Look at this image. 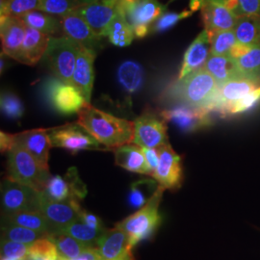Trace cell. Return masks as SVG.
Segmentation results:
<instances>
[{"label":"cell","instance_id":"34","mask_svg":"<svg viewBox=\"0 0 260 260\" xmlns=\"http://www.w3.org/2000/svg\"><path fill=\"white\" fill-rule=\"evenodd\" d=\"M159 184L157 181L150 179H143L134 182L130 188L128 202L129 205L136 209H140L148 203L151 196L155 193Z\"/></svg>","mask_w":260,"mask_h":260},{"label":"cell","instance_id":"37","mask_svg":"<svg viewBox=\"0 0 260 260\" xmlns=\"http://www.w3.org/2000/svg\"><path fill=\"white\" fill-rule=\"evenodd\" d=\"M84 4L77 0H41L39 11L61 18L75 13Z\"/></svg>","mask_w":260,"mask_h":260},{"label":"cell","instance_id":"6","mask_svg":"<svg viewBox=\"0 0 260 260\" xmlns=\"http://www.w3.org/2000/svg\"><path fill=\"white\" fill-rule=\"evenodd\" d=\"M80 47L65 35L50 37L45 56L56 77L66 83L73 84V75Z\"/></svg>","mask_w":260,"mask_h":260},{"label":"cell","instance_id":"8","mask_svg":"<svg viewBox=\"0 0 260 260\" xmlns=\"http://www.w3.org/2000/svg\"><path fill=\"white\" fill-rule=\"evenodd\" d=\"M44 95L52 109L66 116L78 113L87 104L74 84L66 83L58 77L49 78L45 82Z\"/></svg>","mask_w":260,"mask_h":260},{"label":"cell","instance_id":"41","mask_svg":"<svg viewBox=\"0 0 260 260\" xmlns=\"http://www.w3.org/2000/svg\"><path fill=\"white\" fill-rule=\"evenodd\" d=\"M194 13L190 9L182 12H165L159 19L151 25L150 33H162L176 26L177 23L183 19L190 18Z\"/></svg>","mask_w":260,"mask_h":260},{"label":"cell","instance_id":"20","mask_svg":"<svg viewBox=\"0 0 260 260\" xmlns=\"http://www.w3.org/2000/svg\"><path fill=\"white\" fill-rule=\"evenodd\" d=\"M210 34L206 29H204L186 50L178 76L179 80L205 67L210 55Z\"/></svg>","mask_w":260,"mask_h":260},{"label":"cell","instance_id":"12","mask_svg":"<svg viewBox=\"0 0 260 260\" xmlns=\"http://www.w3.org/2000/svg\"><path fill=\"white\" fill-rule=\"evenodd\" d=\"M259 86L260 78L251 76H239L219 84L218 92L208 111L225 117V112L232 104L244 99Z\"/></svg>","mask_w":260,"mask_h":260},{"label":"cell","instance_id":"40","mask_svg":"<svg viewBox=\"0 0 260 260\" xmlns=\"http://www.w3.org/2000/svg\"><path fill=\"white\" fill-rule=\"evenodd\" d=\"M242 75L260 78V47H252L245 55L236 59Z\"/></svg>","mask_w":260,"mask_h":260},{"label":"cell","instance_id":"50","mask_svg":"<svg viewBox=\"0 0 260 260\" xmlns=\"http://www.w3.org/2000/svg\"><path fill=\"white\" fill-rule=\"evenodd\" d=\"M251 47L245 46L240 43H236L231 51V56H233L234 59H238L243 55H245L247 52H249V50L251 49Z\"/></svg>","mask_w":260,"mask_h":260},{"label":"cell","instance_id":"27","mask_svg":"<svg viewBox=\"0 0 260 260\" xmlns=\"http://www.w3.org/2000/svg\"><path fill=\"white\" fill-rule=\"evenodd\" d=\"M2 223H14L24 226L38 233H43L47 237L54 233L52 226L41 211H24L11 215H3Z\"/></svg>","mask_w":260,"mask_h":260},{"label":"cell","instance_id":"2","mask_svg":"<svg viewBox=\"0 0 260 260\" xmlns=\"http://www.w3.org/2000/svg\"><path fill=\"white\" fill-rule=\"evenodd\" d=\"M219 83L205 68H202L182 79L172 89V95L181 104L208 110L217 94Z\"/></svg>","mask_w":260,"mask_h":260},{"label":"cell","instance_id":"53","mask_svg":"<svg viewBox=\"0 0 260 260\" xmlns=\"http://www.w3.org/2000/svg\"><path fill=\"white\" fill-rule=\"evenodd\" d=\"M77 1H80L82 3L88 4V3H92V2H95V1H99V0H77Z\"/></svg>","mask_w":260,"mask_h":260},{"label":"cell","instance_id":"14","mask_svg":"<svg viewBox=\"0 0 260 260\" xmlns=\"http://www.w3.org/2000/svg\"><path fill=\"white\" fill-rule=\"evenodd\" d=\"M159 149V164L152 175L158 184L165 190H176L182 182V164L181 157L173 149L170 144Z\"/></svg>","mask_w":260,"mask_h":260},{"label":"cell","instance_id":"18","mask_svg":"<svg viewBox=\"0 0 260 260\" xmlns=\"http://www.w3.org/2000/svg\"><path fill=\"white\" fill-rule=\"evenodd\" d=\"M96 56L94 49L81 47L76 59L73 84L82 93L87 103H91L93 92V62Z\"/></svg>","mask_w":260,"mask_h":260},{"label":"cell","instance_id":"13","mask_svg":"<svg viewBox=\"0 0 260 260\" xmlns=\"http://www.w3.org/2000/svg\"><path fill=\"white\" fill-rule=\"evenodd\" d=\"M160 116L165 121L173 122L177 128L187 133L205 129L213 123L208 110L185 104L164 110L160 113Z\"/></svg>","mask_w":260,"mask_h":260},{"label":"cell","instance_id":"11","mask_svg":"<svg viewBox=\"0 0 260 260\" xmlns=\"http://www.w3.org/2000/svg\"><path fill=\"white\" fill-rule=\"evenodd\" d=\"M87 194V188L75 167L70 168L65 177L50 176L41 195L53 202H79Z\"/></svg>","mask_w":260,"mask_h":260},{"label":"cell","instance_id":"51","mask_svg":"<svg viewBox=\"0 0 260 260\" xmlns=\"http://www.w3.org/2000/svg\"><path fill=\"white\" fill-rule=\"evenodd\" d=\"M206 0H190L189 2V9L191 10L193 13H195L199 10H202L205 5Z\"/></svg>","mask_w":260,"mask_h":260},{"label":"cell","instance_id":"9","mask_svg":"<svg viewBox=\"0 0 260 260\" xmlns=\"http://www.w3.org/2000/svg\"><path fill=\"white\" fill-rule=\"evenodd\" d=\"M1 205L3 215L40 211L41 193L6 177L1 185Z\"/></svg>","mask_w":260,"mask_h":260},{"label":"cell","instance_id":"30","mask_svg":"<svg viewBox=\"0 0 260 260\" xmlns=\"http://www.w3.org/2000/svg\"><path fill=\"white\" fill-rule=\"evenodd\" d=\"M20 18L28 27L34 28L50 36L62 30L61 18L39 10L26 13Z\"/></svg>","mask_w":260,"mask_h":260},{"label":"cell","instance_id":"25","mask_svg":"<svg viewBox=\"0 0 260 260\" xmlns=\"http://www.w3.org/2000/svg\"><path fill=\"white\" fill-rule=\"evenodd\" d=\"M116 165L132 173L149 176V168L143 149L133 144H126L114 149Z\"/></svg>","mask_w":260,"mask_h":260},{"label":"cell","instance_id":"38","mask_svg":"<svg viewBox=\"0 0 260 260\" xmlns=\"http://www.w3.org/2000/svg\"><path fill=\"white\" fill-rule=\"evenodd\" d=\"M41 0H1L0 16H15L22 15L39 10Z\"/></svg>","mask_w":260,"mask_h":260},{"label":"cell","instance_id":"36","mask_svg":"<svg viewBox=\"0 0 260 260\" xmlns=\"http://www.w3.org/2000/svg\"><path fill=\"white\" fill-rule=\"evenodd\" d=\"M210 54L231 55L233 46L237 43L234 29L220 30L210 34Z\"/></svg>","mask_w":260,"mask_h":260},{"label":"cell","instance_id":"26","mask_svg":"<svg viewBox=\"0 0 260 260\" xmlns=\"http://www.w3.org/2000/svg\"><path fill=\"white\" fill-rule=\"evenodd\" d=\"M204 68L219 84L224 83L239 76H245L242 75L236 59L231 55L210 54Z\"/></svg>","mask_w":260,"mask_h":260},{"label":"cell","instance_id":"3","mask_svg":"<svg viewBox=\"0 0 260 260\" xmlns=\"http://www.w3.org/2000/svg\"><path fill=\"white\" fill-rule=\"evenodd\" d=\"M6 177L41 193L47 185L50 174L16 141V144L8 152Z\"/></svg>","mask_w":260,"mask_h":260},{"label":"cell","instance_id":"4","mask_svg":"<svg viewBox=\"0 0 260 260\" xmlns=\"http://www.w3.org/2000/svg\"><path fill=\"white\" fill-rule=\"evenodd\" d=\"M165 189L158 186L155 193L151 196L148 203L138 211L132 214L117 223V228L122 230L129 237L130 246L133 248L139 242L150 237L161 222L159 205Z\"/></svg>","mask_w":260,"mask_h":260},{"label":"cell","instance_id":"44","mask_svg":"<svg viewBox=\"0 0 260 260\" xmlns=\"http://www.w3.org/2000/svg\"><path fill=\"white\" fill-rule=\"evenodd\" d=\"M260 104V86L247 96L232 104L225 112V117L251 111Z\"/></svg>","mask_w":260,"mask_h":260},{"label":"cell","instance_id":"29","mask_svg":"<svg viewBox=\"0 0 260 260\" xmlns=\"http://www.w3.org/2000/svg\"><path fill=\"white\" fill-rule=\"evenodd\" d=\"M144 70L134 61H125L119 67L118 80L121 88L128 93L138 92L144 83Z\"/></svg>","mask_w":260,"mask_h":260},{"label":"cell","instance_id":"33","mask_svg":"<svg viewBox=\"0 0 260 260\" xmlns=\"http://www.w3.org/2000/svg\"><path fill=\"white\" fill-rule=\"evenodd\" d=\"M47 237L55 244L59 256L66 259L75 258L89 248L83 243L62 232L52 233Z\"/></svg>","mask_w":260,"mask_h":260},{"label":"cell","instance_id":"1","mask_svg":"<svg viewBox=\"0 0 260 260\" xmlns=\"http://www.w3.org/2000/svg\"><path fill=\"white\" fill-rule=\"evenodd\" d=\"M78 114V122L108 149L132 143L134 122L115 117L87 103Z\"/></svg>","mask_w":260,"mask_h":260},{"label":"cell","instance_id":"19","mask_svg":"<svg viewBox=\"0 0 260 260\" xmlns=\"http://www.w3.org/2000/svg\"><path fill=\"white\" fill-rule=\"evenodd\" d=\"M16 141L37 160L38 163L42 167L49 171V150L52 145L49 138L48 129L38 128L23 131L16 134Z\"/></svg>","mask_w":260,"mask_h":260},{"label":"cell","instance_id":"17","mask_svg":"<svg viewBox=\"0 0 260 260\" xmlns=\"http://www.w3.org/2000/svg\"><path fill=\"white\" fill-rule=\"evenodd\" d=\"M96 250L103 260H135L128 235L117 226L106 230L99 241Z\"/></svg>","mask_w":260,"mask_h":260},{"label":"cell","instance_id":"32","mask_svg":"<svg viewBox=\"0 0 260 260\" xmlns=\"http://www.w3.org/2000/svg\"><path fill=\"white\" fill-rule=\"evenodd\" d=\"M60 232L71 235L72 237L83 243L84 245H86L89 248H96L100 239L102 238L103 233L106 232V230L93 229L79 219L77 221H75L74 223L68 224Z\"/></svg>","mask_w":260,"mask_h":260},{"label":"cell","instance_id":"48","mask_svg":"<svg viewBox=\"0 0 260 260\" xmlns=\"http://www.w3.org/2000/svg\"><path fill=\"white\" fill-rule=\"evenodd\" d=\"M16 144V134H9L7 132H0V149L1 152H9L10 149Z\"/></svg>","mask_w":260,"mask_h":260},{"label":"cell","instance_id":"46","mask_svg":"<svg viewBox=\"0 0 260 260\" xmlns=\"http://www.w3.org/2000/svg\"><path fill=\"white\" fill-rule=\"evenodd\" d=\"M142 149L147 160V163L149 165V176L152 177L159 164V159H160L159 149H149V148H142Z\"/></svg>","mask_w":260,"mask_h":260},{"label":"cell","instance_id":"21","mask_svg":"<svg viewBox=\"0 0 260 260\" xmlns=\"http://www.w3.org/2000/svg\"><path fill=\"white\" fill-rule=\"evenodd\" d=\"M77 15L85 19V21L92 28L93 33L102 39L106 37L109 24L115 15L117 14L116 7H110L103 2L95 1L84 4L75 11Z\"/></svg>","mask_w":260,"mask_h":260},{"label":"cell","instance_id":"16","mask_svg":"<svg viewBox=\"0 0 260 260\" xmlns=\"http://www.w3.org/2000/svg\"><path fill=\"white\" fill-rule=\"evenodd\" d=\"M26 27L20 17L0 16V37L4 54L19 61Z\"/></svg>","mask_w":260,"mask_h":260},{"label":"cell","instance_id":"35","mask_svg":"<svg viewBox=\"0 0 260 260\" xmlns=\"http://www.w3.org/2000/svg\"><path fill=\"white\" fill-rule=\"evenodd\" d=\"M43 237H47V236L43 233H38L18 224L2 223V239L3 240L19 242V243L31 245L38 239Z\"/></svg>","mask_w":260,"mask_h":260},{"label":"cell","instance_id":"52","mask_svg":"<svg viewBox=\"0 0 260 260\" xmlns=\"http://www.w3.org/2000/svg\"><path fill=\"white\" fill-rule=\"evenodd\" d=\"M120 0H102L103 4L107 5V6H110V7H116V5L118 4Z\"/></svg>","mask_w":260,"mask_h":260},{"label":"cell","instance_id":"47","mask_svg":"<svg viewBox=\"0 0 260 260\" xmlns=\"http://www.w3.org/2000/svg\"><path fill=\"white\" fill-rule=\"evenodd\" d=\"M79 219L84 223H87L88 225L93 228V229H96V230H103L104 229L102 220L96 215L90 213V212H88L84 209L80 211Z\"/></svg>","mask_w":260,"mask_h":260},{"label":"cell","instance_id":"49","mask_svg":"<svg viewBox=\"0 0 260 260\" xmlns=\"http://www.w3.org/2000/svg\"><path fill=\"white\" fill-rule=\"evenodd\" d=\"M58 260H103L99 251L96 250V248H88L86 251H84L80 255H78L77 257L73 258V259H66L62 258L59 256Z\"/></svg>","mask_w":260,"mask_h":260},{"label":"cell","instance_id":"31","mask_svg":"<svg viewBox=\"0 0 260 260\" xmlns=\"http://www.w3.org/2000/svg\"><path fill=\"white\" fill-rule=\"evenodd\" d=\"M106 37H108L112 45L120 47L129 46L135 38L131 25L118 10L117 14L109 24Z\"/></svg>","mask_w":260,"mask_h":260},{"label":"cell","instance_id":"15","mask_svg":"<svg viewBox=\"0 0 260 260\" xmlns=\"http://www.w3.org/2000/svg\"><path fill=\"white\" fill-rule=\"evenodd\" d=\"M81 210L82 208L77 201L53 202L41 195L40 211L50 223L54 233L79 220Z\"/></svg>","mask_w":260,"mask_h":260},{"label":"cell","instance_id":"22","mask_svg":"<svg viewBox=\"0 0 260 260\" xmlns=\"http://www.w3.org/2000/svg\"><path fill=\"white\" fill-rule=\"evenodd\" d=\"M61 23L65 36L75 41L80 47L96 50L101 39L93 33L83 18L75 12L61 17Z\"/></svg>","mask_w":260,"mask_h":260},{"label":"cell","instance_id":"45","mask_svg":"<svg viewBox=\"0 0 260 260\" xmlns=\"http://www.w3.org/2000/svg\"><path fill=\"white\" fill-rule=\"evenodd\" d=\"M235 15L240 17H260V0H237Z\"/></svg>","mask_w":260,"mask_h":260},{"label":"cell","instance_id":"42","mask_svg":"<svg viewBox=\"0 0 260 260\" xmlns=\"http://www.w3.org/2000/svg\"><path fill=\"white\" fill-rule=\"evenodd\" d=\"M0 104L1 111L11 120H19L24 113L23 103L18 95L11 92L1 94Z\"/></svg>","mask_w":260,"mask_h":260},{"label":"cell","instance_id":"7","mask_svg":"<svg viewBox=\"0 0 260 260\" xmlns=\"http://www.w3.org/2000/svg\"><path fill=\"white\" fill-rule=\"evenodd\" d=\"M53 148H62L73 153L80 150H109L78 121L48 128Z\"/></svg>","mask_w":260,"mask_h":260},{"label":"cell","instance_id":"28","mask_svg":"<svg viewBox=\"0 0 260 260\" xmlns=\"http://www.w3.org/2000/svg\"><path fill=\"white\" fill-rule=\"evenodd\" d=\"M233 29L238 43L251 48L260 47V17H240Z\"/></svg>","mask_w":260,"mask_h":260},{"label":"cell","instance_id":"23","mask_svg":"<svg viewBox=\"0 0 260 260\" xmlns=\"http://www.w3.org/2000/svg\"><path fill=\"white\" fill-rule=\"evenodd\" d=\"M201 12L205 29L209 34L220 30L233 29L238 19L233 11L212 0H206Z\"/></svg>","mask_w":260,"mask_h":260},{"label":"cell","instance_id":"39","mask_svg":"<svg viewBox=\"0 0 260 260\" xmlns=\"http://www.w3.org/2000/svg\"><path fill=\"white\" fill-rule=\"evenodd\" d=\"M56 245L48 237L40 238L29 247V260H58Z\"/></svg>","mask_w":260,"mask_h":260},{"label":"cell","instance_id":"10","mask_svg":"<svg viewBox=\"0 0 260 260\" xmlns=\"http://www.w3.org/2000/svg\"><path fill=\"white\" fill-rule=\"evenodd\" d=\"M134 122L132 143L141 148L158 149L168 142L166 121L150 111L144 112Z\"/></svg>","mask_w":260,"mask_h":260},{"label":"cell","instance_id":"5","mask_svg":"<svg viewBox=\"0 0 260 260\" xmlns=\"http://www.w3.org/2000/svg\"><path fill=\"white\" fill-rule=\"evenodd\" d=\"M116 9L128 21L135 38L142 39L149 35L151 25L166 12L167 6L158 0H120Z\"/></svg>","mask_w":260,"mask_h":260},{"label":"cell","instance_id":"24","mask_svg":"<svg viewBox=\"0 0 260 260\" xmlns=\"http://www.w3.org/2000/svg\"><path fill=\"white\" fill-rule=\"evenodd\" d=\"M50 37V35L27 26L19 62L28 66L36 65L46 54Z\"/></svg>","mask_w":260,"mask_h":260},{"label":"cell","instance_id":"43","mask_svg":"<svg viewBox=\"0 0 260 260\" xmlns=\"http://www.w3.org/2000/svg\"><path fill=\"white\" fill-rule=\"evenodd\" d=\"M30 245L1 239V260H29Z\"/></svg>","mask_w":260,"mask_h":260}]
</instances>
